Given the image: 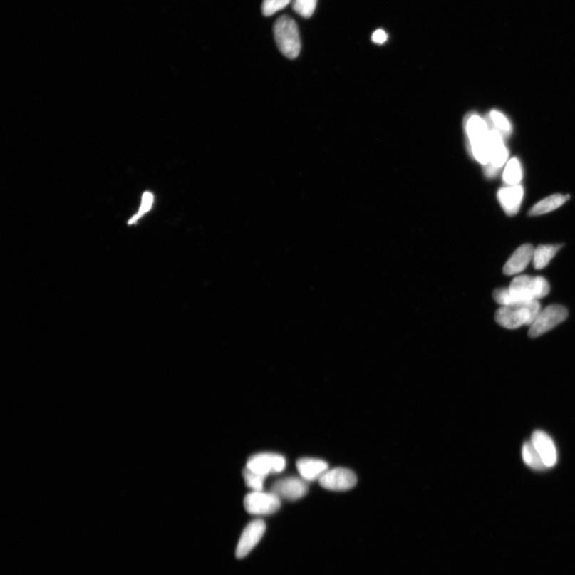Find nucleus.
Here are the masks:
<instances>
[{"mask_svg": "<svg viewBox=\"0 0 575 575\" xmlns=\"http://www.w3.org/2000/svg\"><path fill=\"white\" fill-rule=\"evenodd\" d=\"M488 124H490L492 128L498 130L502 136L505 138L507 136L510 135L512 131V128L510 122L507 118L502 114L500 111L492 110L489 114V118L487 120Z\"/></svg>", "mask_w": 575, "mask_h": 575, "instance_id": "nucleus-20", "label": "nucleus"}, {"mask_svg": "<svg viewBox=\"0 0 575 575\" xmlns=\"http://www.w3.org/2000/svg\"><path fill=\"white\" fill-rule=\"evenodd\" d=\"M296 468L302 479L307 482L320 480L328 470L326 461L314 458H303L297 461Z\"/></svg>", "mask_w": 575, "mask_h": 575, "instance_id": "nucleus-15", "label": "nucleus"}, {"mask_svg": "<svg viewBox=\"0 0 575 575\" xmlns=\"http://www.w3.org/2000/svg\"><path fill=\"white\" fill-rule=\"evenodd\" d=\"M466 129L475 160L487 166L490 160V130L487 121L472 115L467 120Z\"/></svg>", "mask_w": 575, "mask_h": 575, "instance_id": "nucleus-3", "label": "nucleus"}, {"mask_svg": "<svg viewBox=\"0 0 575 575\" xmlns=\"http://www.w3.org/2000/svg\"><path fill=\"white\" fill-rule=\"evenodd\" d=\"M488 127L490 130V160L486 166L485 172L487 177H492L497 174L500 168L504 167L509 153L504 137L490 124H488Z\"/></svg>", "mask_w": 575, "mask_h": 575, "instance_id": "nucleus-8", "label": "nucleus"}, {"mask_svg": "<svg viewBox=\"0 0 575 575\" xmlns=\"http://www.w3.org/2000/svg\"><path fill=\"white\" fill-rule=\"evenodd\" d=\"M274 32L277 47L284 56L290 59L299 56L301 48L299 30L292 18L283 16L277 19Z\"/></svg>", "mask_w": 575, "mask_h": 575, "instance_id": "nucleus-4", "label": "nucleus"}, {"mask_svg": "<svg viewBox=\"0 0 575 575\" xmlns=\"http://www.w3.org/2000/svg\"><path fill=\"white\" fill-rule=\"evenodd\" d=\"M531 440L547 468L553 467L557 464V449L549 435L543 431H535Z\"/></svg>", "mask_w": 575, "mask_h": 575, "instance_id": "nucleus-12", "label": "nucleus"}, {"mask_svg": "<svg viewBox=\"0 0 575 575\" xmlns=\"http://www.w3.org/2000/svg\"><path fill=\"white\" fill-rule=\"evenodd\" d=\"M243 477L247 487L252 489L254 492L263 490L264 482L267 477L266 475L251 471L248 468L244 469Z\"/></svg>", "mask_w": 575, "mask_h": 575, "instance_id": "nucleus-21", "label": "nucleus"}, {"mask_svg": "<svg viewBox=\"0 0 575 575\" xmlns=\"http://www.w3.org/2000/svg\"><path fill=\"white\" fill-rule=\"evenodd\" d=\"M540 311L539 301L514 303L501 306L495 313L494 319L502 327L517 329L531 326Z\"/></svg>", "mask_w": 575, "mask_h": 575, "instance_id": "nucleus-2", "label": "nucleus"}, {"mask_svg": "<svg viewBox=\"0 0 575 575\" xmlns=\"http://www.w3.org/2000/svg\"><path fill=\"white\" fill-rule=\"evenodd\" d=\"M154 202V196L150 192H145L143 196L142 204L140 210H138V213L131 218L130 222H128L129 224H135L136 222L140 219L145 214H147L148 211L151 209L152 204Z\"/></svg>", "mask_w": 575, "mask_h": 575, "instance_id": "nucleus-24", "label": "nucleus"}, {"mask_svg": "<svg viewBox=\"0 0 575 575\" xmlns=\"http://www.w3.org/2000/svg\"><path fill=\"white\" fill-rule=\"evenodd\" d=\"M317 0H294L293 9L304 18H310L314 15Z\"/></svg>", "mask_w": 575, "mask_h": 575, "instance_id": "nucleus-22", "label": "nucleus"}, {"mask_svg": "<svg viewBox=\"0 0 575 575\" xmlns=\"http://www.w3.org/2000/svg\"><path fill=\"white\" fill-rule=\"evenodd\" d=\"M292 0H264L262 12L266 16H271L286 8Z\"/></svg>", "mask_w": 575, "mask_h": 575, "instance_id": "nucleus-23", "label": "nucleus"}, {"mask_svg": "<svg viewBox=\"0 0 575 575\" xmlns=\"http://www.w3.org/2000/svg\"><path fill=\"white\" fill-rule=\"evenodd\" d=\"M266 530V523L262 519H255L249 523L242 532L237 544L236 556L243 559L253 551L259 543Z\"/></svg>", "mask_w": 575, "mask_h": 575, "instance_id": "nucleus-10", "label": "nucleus"}, {"mask_svg": "<svg viewBox=\"0 0 575 575\" xmlns=\"http://www.w3.org/2000/svg\"><path fill=\"white\" fill-rule=\"evenodd\" d=\"M524 190L520 185L507 186L498 191V200L508 216L517 214L523 202Z\"/></svg>", "mask_w": 575, "mask_h": 575, "instance_id": "nucleus-13", "label": "nucleus"}, {"mask_svg": "<svg viewBox=\"0 0 575 575\" xmlns=\"http://www.w3.org/2000/svg\"><path fill=\"white\" fill-rule=\"evenodd\" d=\"M244 506L249 514L263 517L279 512L281 499L272 492H253L244 498Z\"/></svg>", "mask_w": 575, "mask_h": 575, "instance_id": "nucleus-6", "label": "nucleus"}, {"mask_svg": "<svg viewBox=\"0 0 575 575\" xmlns=\"http://www.w3.org/2000/svg\"><path fill=\"white\" fill-rule=\"evenodd\" d=\"M523 178V170L519 160L513 157L507 164L503 180L507 186H517Z\"/></svg>", "mask_w": 575, "mask_h": 575, "instance_id": "nucleus-19", "label": "nucleus"}, {"mask_svg": "<svg viewBox=\"0 0 575 575\" xmlns=\"http://www.w3.org/2000/svg\"><path fill=\"white\" fill-rule=\"evenodd\" d=\"M322 487L329 491L346 492L351 490L356 482L358 478L353 472L346 468H334L328 470L322 475L319 480Z\"/></svg>", "mask_w": 575, "mask_h": 575, "instance_id": "nucleus-7", "label": "nucleus"}, {"mask_svg": "<svg viewBox=\"0 0 575 575\" xmlns=\"http://www.w3.org/2000/svg\"><path fill=\"white\" fill-rule=\"evenodd\" d=\"M522 456L525 464L534 470L544 471L547 468L532 440L526 442L522 448Z\"/></svg>", "mask_w": 575, "mask_h": 575, "instance_id": "nucleus-18", "label": "nucleus"}, {"mask_svg": "<svg viewBox=\"0 0 575 575\" xmlns=\"http://www.w3.org/2000/svg\"><path fill=\"white\" fill-rule=\"evenodd\" d=\"M568 316L567 309L560 305H553L547 306L538 314L537 318L530 326L528 331L529 337L535 338L543 335L554 328L556 327L561 322H564Z\"/></svg>", "mask_w": 575, "mask_h": 575, "instance_id": "nucleus-5", "label": "nucleus"}, {"mask_svg": "<svg viewBox=\"0 0 575 575\" xmlns=\"http://www.w3.org/2000/svg\"><path fill=\"white\" fill-rule=\"evenodd\" d=\"M549 283L543 276L521 275L514 277L508 288L495 289L493 297L501 306L539 301L550 292Z\"/></svg>", "mask_w": 575, "mask_h": 575, "instance_id": "nucleus-1", "label": "nucleus"}, {"mask_svg": "<svg viewBox=\"0 0 575 575\" xmlns=\"http://www.w3.org/2000/svg\"><path fill=\"white\" fill-rule=\"evenodd\" d=\"M563 247L564 244H543L534 249L532 259L534 269H542L546 267Z\"/></svg>", "mask_w": 575, "mask_h": 575, "instance_id": "nucleus-17", "label": "nucleus"}, {"mask_svg": "<svg viewBox=\"0 0 575 575\" xmlns=\"http://www.w3.org/2000/svg\"><path fill=\"white\" fill-rule=\"evenodd\" d=\"M534 249L531 244H525L515 250L505 264L504 274L512 276L523 272L533 259Z\"/></svg>", "mask_w": 575, "mask_h": 575, "instance_id": "nucleus-14", "label": "nucleus"}, {"mask_svg": "<svg viewBox=\"0 0 575 575\" xmlns=\"http://www.w3.org/2000/svg\"><path fill=\"white\" fill-rule=\"evenodd\" d=\"M307 481L302 478L287 477L277 480L272 486V492L280 499L297 500L308 493Z\"/></svg>", "mask_w": 575, "mask_h": 575, "instance_id": "nucleus-11", "label": "nucleus"}, {"mask_svg": "<svg viewBox=\"0 0 575 575\" xmlns=\"http://www.w3.org/2000/svg\"><path fill=\"white\" fill-rule=\"evenodd\" d=\"M286 460L284 456L274 453H260L250 457L247 468L264 475L281 472L286 468Z\"/></svg>", "mask_w": 575, "mask_h": 575, "instance_id": "nucleus-9", "label": "nucleus"}, {"mask_svg": "<svg viewBox=\"0 0 575 575\" xmlns=\"http://www.w3.org/2000/svg\"><path fill=\"white\" fill-rule=\"evenodd\" d=\"M570 200V195H554L544 198L529 210V216H539L546 214L557 209Z\"/></svg>", "mask_w": 575, "mask_h": 575, "instance_id": "nucleus-16", "label": "nucleus"}, {"mask_svg": "<svg viewBox=\"0 0 575 575\" xmlns=\"http://www.w3.org/2000/svg\"><path fill=\"white\" fill-rule=\"evenodd\" d=\"M387 39H388L387 33L382 29H378L374 31L372 36L373 42L376 44L385 43L387 41Z\"/></svg>", "mask_w": 575, "mask_h": 575, "instance_id": "nucleus-25", "label": "nucleus"}]
</instances>
